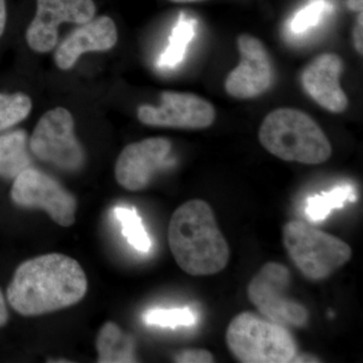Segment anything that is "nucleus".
<instances>
[{
	"label": "nucleus",
	"instance_id": "8",
	"mask_svg": "<svg viewBox=\"0 0 363 363\" xmlns=\"http://www.w3.org/2000/svg\"><path fill=\"white\" fill-rule=\"evenodd\" d=\"M11 199L18 206L44 210L63 227H70L76 220V198L58 181L32 167L14 178Z\"/></svg>",
	"mask_w": 363,
	"mask_h": 363
},
{
	"label": "nucleus",
	"instance_id": "26",
	"mask_svg": "<svg viewBox=\"0 0 363 363\" xmlns=\"http://www.w3.org/2000/svg\"><path fill=\"white\" fill-rule=\"evenodd\" d=\"M7 319H9V314H7L4 296H2L1 291H0V327L6 323Z\"/></svg>",
	"mask_w": 363,
	"mask_h": 363
},
{
	"label": "nucleus",
	"instance_id": "25",
	"mask_svg": "<svg viewBox=\"0 0 363 363\" xmlns=\"http://www.w3.org/2000/svg\"><path fill=\"white\" fill-rule=\"evenodd\" d=\"M6 26V0H0V37L4 35Z\"/></svg>",
	"mask_w": 363,
	"mask_h": 363
},
{
	"label": "nucleus",
	"instance_id": "15",
	"mask_svg": "<svg viewBox=\"0 0 363 363\" xmlns=\"http://www.w3.org/2000/svg\"><path fill=\"white\" fill-rule=\"evenodd\" d=\"M99 363L136 362L135 341L124 333L118 325L106 322L102 325L96 339Z\"/></svg>",
	"mask_w": 363,
	"mask_h": 363
},
{
	"label": "nucleus",
	"instance_id": "7",
	"mask_svg": "<svg viewBox=\"0 0 363 363\" xmlns=\"http://www.w3.org/2000/svg\"><path fill=\"white\" fill-rule=\"evenodd\" d=\"M28 147L40 161L67 172L79 171L85 162V152L74 131L70 111L56 107L38 121Z\"/></svg>",
	"mask_w": 363,
	"mask_h": 363
},
{
	"label": "nucleus",
	"instance_id": "3",
	"mask_svg": "<svg viewBox=\"0 0 363 363\" xmlns=\"http://www.w3.org/2000/svg\"><path fill=\"white\" fill-rule=\"evenodd\" d=\"M260 145L286 162L320 164L328 161L332 145L311 116L298 109H276L267 114L259 130Z\"/></svg>",
	"mask_w": 363,
	"mask_h": 363
},
{
	"label": "nucleus",
	"instance_id": "16",
	"mask_svg": "<svg viewBox=\"0 0 363 363\" xmlns=\"http://www.w3.org/2000/svg\"><path fill=\"white\" fill-rule=\"evenodd\" d=\"M30 164L25 131H13L0 136V177L14 179L30 168Z\"/></svg>",
	"mask_w": 363,
	"mask_h": 363
},
{
	"label": "nucleus",
	"instance_id": "20",
	"mask_svg": "<svg viewBox=\"0 0 363 363\" xmlns=\"http://www.w3.org/2000/svg\"><path fill=\"white\" fill-rule=\"evenodd\" d=\"M32 107V100L23 93H0V131L6 130L26 119Z\"/></svg>",
	"mask_w": 363,
	"mask_h": 363
},
{
	"label": "nucleus",
	"instance_id": "5",
	"mask_svg": "<svg viewBox=\"0 0 363 363\" xmlns=\"http://www.w3.org/2000/svg\"><path fill=\"white\" fill-rule=\"evenodd\" d=\"M283 242L294 264L311 281L329 278L352 257V250L345 241L307 222L286 223Z\"/></svg>",
	"mask_w": 363,
	"mask_h": 363
},
{
	"label": "nucleus",
	"instance_id": "21",
	"mask_svg": "<svg viewBox=\"0 0 363 363\" xmlns=\"http://www.w3.org/2000/svg\"><path fill=\"white\" fill-rule=\"evenodd\" d=\"M143 321L147 325L160 327H190L196 324L197 319L192 310L183 309H154L143 315Z\"/></svg>",
	"mask_w": 363,
	"mask_h": 363
},
{
	"label": "nucleus",
	"instance_id": "19",
	"mask_svg": "<svg viewBox=\"0 0 363 363\" xmlns=\"http://www.w3.org/2000/svg\"><path fill=\"white\" fill-rule=\"evenodd\" d=\"M116 218L123 226V233L131 247L140 252H149L152 240L145 231L142 218L133 208L116 207L114 210Z\"/></svg>",
	"mask_w": 363,
	"mask_h": 363
},
{
	"label": "nucleus",
	"instance_id": "6",
	"mask_svg": "<svg viewBox=\"0 0 363 363\" xmlns=\"http://www.w3.org/2000/svg\"><path fill=\"white\" fill-rule=\"evenodd\" d=\"M290 283L288 267L279 262H267L248 284L247 298L262 317L285 327L303 328L309 322V312L288 297Z\"/></svg>",
	"mask_w": 363,
	"mask_h": 363
},
{
	"label": "nucleus",
	"instance_id": "18",
	"mask_svg": "<svg viewBox=\"0 0 363 363\" xmlns=\"http://www.w3.org/2000/svg\"><path fill=\"white\" fill-rule=\"evenodd\" d=\"M351 200H355L354 190L350 185L341 186L323 195L309 198L306 214L312 221H322L332 210L342 207L344 203Z\"/></svg>",
	"mask_w": 363,
	"mask_h": 363
},
{
	"label": "nucleus",
	"instance_id": "23",
	"mask_svg": "<svg viewBox=\"0 0 363 363\" xmlns=\"http://www.w3.org/2000/svg\"><path fill=\"white\" fill-rule=\"evenodd\" d=\"M178 363H212L215 362L213 354L206 350H183L174 357Z\"/></svg>",
	"mask_w": 363,
	"mask_h": 363
},
{
	"label": "nucleus",
	"instance_id": "13",
	"mask_svg": "<svg viewBox=\"0 0 363 363\" xmlns=\"http://www.w3.org/2000/svg\"><path fill=\"white\" fill-rule=\"evenodd\" d=\"M344 62L338 55L326 52L316 57L301 75L305 92L322 108L332 113H342L350 100L340 85Z\"/></svg>",
	"mask_w": 363,
	"mask_h": 363
},
{
	"label": "nucleus",
	"instance_id": "1",
	"mask_svg": "<svg viewBox=\"0 0 363 363\" xmlns=\"http://www.w3.org/2000/svg\"><path fill=\"white\" fill-rule=\"evenodd\" d=\"M87 289V277L77 260L62 253H48L18 267L7 298L23 316H40L77 304Z\"/></svg>",
	"mask_w": 363,
	"mask_h": 363
},
{
	"label": "nucleus",
	"instance_id": "9",
	"mask_svg": "<svg viewBox=\"0 0 363 363\" xmlns=\"http://www.w3.org/2000/svg\"><path fill=\"white\" fill-rule=\"evenodd\" d=\"M138 117L145 125L203 130L214 123L216 111L206 99L192 93L164 91L161 105H140Z\"/></svg>",
	"mask_w": 363,
	"mask_h": 363
},
{
	"label": "nucleus",
	"instance_id": "17",
	"mask_svg": "<svg viewBox=\"0 0 363 363\" xmlns=\"http://www.w3.org/2000/svg\"><path fill=\"white\" fill-rule=\"evenodd\" d=\"M195 35V21L181 13L169 38V45L160 56L157 66L162 69L176 68L183 61L187 48Z\"/></svg>",
	"mask_w": 363,
	"mask_h": 363
},
{
	"label": "nucleus",
	"instance_id": "24",
	"mask_svg": "<svg viewBox=\"0 0 363 363\" xmlns=\"http://www.w3.org/2000/svg\"><path fill=\"white\" fill-rule=\"evenodd\" d=\"M353 45L359 55L363 54V13H358L352 32Z\"/></svg>",
	"mask_w": 363,
	"mask_h": 363
},
{
	"label": "nucleus",
	"instance_id": "28",
	"mask_svg": "<svg viewBox=\"0 0 363 363\" xmlns=\"http://www.w3.org/2000/svg\"><path fill=\"white\" fill-rule=\"evenodd\" d=\"M171 1L179 2V4H190V2L203 1V0H171Z\"/></svg>",
	"mask_w": 363,
	"mask_h": 363
},
{
	"label": "nucleus",
	"instance_id": "4",
	"mask_svg": "<svg viewBox=\"0 0 363 363\" xmlns=\"http://www.w3.org/2000/svg\"><path fill=\"white\" fill-rule=\"evenodd\" d=\"M226 344L242 363H289L298 355L295 338L285 326L252 312L233 318L226 330Z\"/></svg>",
	"mask_w": 363,
	"mask_h": 363
},
{
	"label": "nucleus",
	"instance_id": "12",
	"mask_svg": "<svg viewBox=\"0 0 363 363\" xmlns=\"http://www.w3.org/2000/svg\"><path fill=\"white\" fill-rule=\"evenodd\" d=\"M172 150L168 138H150L126 145L116 164V179L128 191L143 190L164 168Z\"/></svg>",
	"mask_w": 363,
	"mask_h": 363
},
{
	"label": "nucleus",
	"instance_id": "14",
	"mask_svg": "<svg viewBox=\"0 0 363 363\" xmlns=\"http://www.w3.org/2000/svg\"><path fill=\"white\" fill-rule=\"evenodd\" d=\"M117 43L116 23L109 16L92 18L73 33L57 49L55 62L61 70H70L81 55L88 52H105Z\"/></svg>",
	"mask_w": 363,
	"mask_h": 363
},
{
	"label": "nucleus",
	"instance_id": "11",
	"mask_svg": "<svg viewBox=\"0 0 363 363\" xmlns=\"http://www.w3.org/2000/svg\"><path fill=\"white\" fill-rule=\"evenodd\" d=\"M240 63L227 76L225 90L238 99H252L271 88L274 68L264 43L248 33L238 37Z\"/></svg>",
	"mask_w": 363,
	"mask_h": 363
},
{
	"label": "nucleus",
	"instance_id": "2",
	"mask_svg": "<svg viewBox=\"0 0 363 363\" xmlns=\"http://www.w3.org/2000/svg\"><path fill=\"white\" fill-rule=\"evenodd\" d=\"M168 241L177 264L190 276H212L228 264V242L204 200H190L177 208L169 220Z\"/></svg>",
	"mask_w": 363,
	"mask_h": 363
},
{
	"label": "nucleus",
	"instance_id": "10",
	"mask_svg": "<svg viewBox=\"0 0 363 363\" xmlns=\"http://www.w3.org/2000/svg\"><path fill=\"white\" fill-rule=\"evenodd\" d=\"M95 13L93 0H37V13L26 33L28 47L38 52H51L58 43L60 25H84Z\"/></svg>",
	"mask_w": 363,
	"mask_h": 363
},
{
	"label": "nucleus",
	"instance_id": "27",
	"mask_svg": "<svg viewBox=\"0 0 363 363\" xmlns=\"http://www.w3.org/2000/svg\"><path fill=\"white\" fill-rule=\"evenodd\" d=\"M348 9L355 13L362 11L363 0H347Z\"/></svg>",
	"mask_w": 363,
	"mask_h": 363
},
{
	"label": "nucleus",
	"instance_id": "22",
	"mask_svg": "<svg viewBox=\"0 0 363 363\" xmlns=\"http://www.w3.org/2000/svg\"><path fill=\"white\" fill-rule=\"evenodd\" d=\"M328 4L325 0H314L294 16L291 28L296 33H304L319 23Z\"/></svg>",
	"mask_w": 363,
	"mask_h": 363
}]
</instances>
